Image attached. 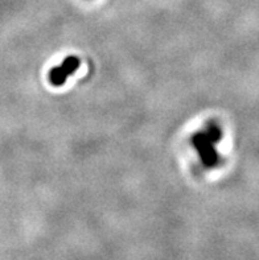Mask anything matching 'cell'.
Segmentation results:
<instances>
[{"label":"cell","instance_id":"obj_3","mask_svg":"<svg viewBox=\"0 0 259 260\" xmlns=\"http://www.w3.org/2000/svg\"><path fill=\"white\" fill-rule=\"evenodd\" d=\"M205 132H207V135L209 136L214 143H220L221 139H222V131H221V127L217 124L216 122L213 120H210V122L207 123L205 125Z\"/></svg>","mask_w":259,"mask_h":260},{"label":"cell","instance_id":"obj_2","mask_svg":"<svg viewBox=\"0 0 259 260\" xmlns=\"http://www.w3.org/2000/svg\"><path fill=\"white\" fill-rule=\"evenodd\" d=\"M81 61L78 57L69 56L64 59L61 65L57 68H53L49 72V81L53 86H61L66 82L70 74L79 69Z\"/></svg>","mask_w":259,"mask_h":260},{"label":"cell","instance_id":"obj_1","mask_svg":"<svg viewBox=\"0 0 259 260\" xmlns=\"http://www.w3.org/2000/svg\"><path fill=\"white\" fill-rule=\"evenodd\" d=\"M192 144L200 155L201 162L208 168H213L220 164V155L216 151V143L207 135V132L201 131L194 134L192 138Z\"/></svg>","mask_w":259,"mask_h":260}]
</instances>
